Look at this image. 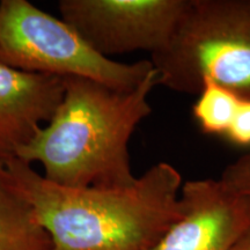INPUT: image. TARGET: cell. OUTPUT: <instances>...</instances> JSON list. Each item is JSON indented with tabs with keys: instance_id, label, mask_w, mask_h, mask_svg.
Returning <instances> with one entry per match:
<instances>
[{
	"instance_id": "1",
	"label": "cell",
	"mask_w": 250,
	"mask_h": 250,
	"mask_svg": "<svg viewBox=\"0 0 250 250\" xmlns=\"http://www.w3.org/2000/svg\"><path fill=\"white\" fill-rule=\"evenodd\" d=\"M0 171L31 205L51 250H148L181 215L182 177L167 162L125 188L62 187L17 158Z\"/></svg>"
},
{
	"instance_id": "2",
	"label": "cell",
	"mask_w": 250,
	"mask_h": 250,
	"mask_svg": "<svg viewBox=\"0 0 250 250\" xmlns=\"http://www.w3.org/2000/svg\"><path fill=\"white\" fill-rule=\"evenodd\" d=\"M158 86L153 70L132 90H117L85 78H64L57 111L15 158L42 166L50 182L68 188H125L137 177L131 137L152 112L149 94Z\"/></svg>"
},
{
	"instance_id": "3",
	"label": "cell",
	"mask_w": 250,
	"mask_h": 250,
	"mask_svg": "<svg viewBox=\"0 0 250 250\" xmlns=\"http://www.w3.org/2000/svg\"><path fill=\"white\" fill-rule=\"evenodd\" d=\"M151 62L158 85L174 92L199 95L213 81L250 100V0H190Z\"/></svg>"
},
{
	"instance_id": "4",
	"label": "cell",
	"mask_w": 250,
	"mask_h": 250,
	"mask_svg": "<svg viewBox=\"0 0 250 250\" xmlns=\"http://www.w3.org/2000/svg\"><path fill=\"white\" fill-rule=\"evenodd\" d=\"M0 62L28 73L85 78L117 90L137 88L154 70L146 59L126 64L103 57L62 19L28 0L0 1Z\"/></svg>"
},
{
	"instance_id": "5",
	"label": "cell",
	"mask_w": 250,
	"mask_h": 250,
	"mask_svg": "<svg viewBox=\"0 0 250 250\" xmlns=\"http://www.w3.org/2000/svg\"><path fill=\"white\" fill-rule=\"evenodd\" d=\"M190 0H61L59 12L103 57L167 46Z\"/></svg>"
},
{
	"instance_id": "6",
	"label": "cell",
	"mask_w": 250,
	"mask_h": 250,
	"mask_svg": "<svg viewBox=\"0 0 250 250\" xmlns=\"http://www.w3.org/2000/svg\"><path fill=\"white\" fill-rule=\"evenodd\" d=\"M180 203V218L148 250H230L250 225V197L220 180L188 181Z\"/></svg>"
},
{
	"instance_id": "7",
	"label": "cell",
	"mask_w": 250,
	"mask_h": 250,
	"mask_svg": "<svg viewBox=\"0 0 250 250\" xmlns=\"http://www.w3.org/2000/svg\"><path fill=\"white\" fill-rule=\"evenodd\" d=\"M64 79L28 73L0 62V162L49 123L64 96Z\"/></svg>"
},
{
	"instance_id": "8",
	"label": "cell",
	"mask_w": 250,
	"mask_h": 250,
	"mask_svg": "<svg viewBox=\"0 0 250 250\" xmlns=\"http://www.w3.org/2000/svg\"><path fill=\"white\" fill-rule=\"evenodd\" d=\"M52 242L31 205L0 171V250H51Z\"/></svg>"
},
{
	"instance_id": "9",
	"label": "cell",
	"mask_w": 250,
	"mask_h": 250,
	"mask_svg": "<svg viewBox=\"0 0 250 250\" xmlns=\"http://www.w3.org/2000/svg\"><path fill=\"white\" fill-rule=\"evenodd\" d=\"M241 99L213 81H205L195 104L193 116L208 134L225 136L232 124Z\"/></svg>"
},
{
	"instance_id": "10",
	"label": "cell",
	"mask_w": 250,
	"mask_h": 250,
	"mask_svg": "<svg viewBox=\"0 0 250 250\" xmlns=\"http://www.w3.org/2000/svg\"><path fill=\"white\" fill-rule=\"evenodd\" d=\"M220 181L228 189L250 197V151L228 165Z\"/></svg>"
},
{
	"instance_id": "11",
	"label": "cell",
	"mask_w": 250,
	"mask_h": 250,
	"mask_svg": "<svg viewBox=\"0 0 250 250\" xmlns=\"http://www.w3.org/2000/svg\"><path fill=\"white\" fill-rule=\"evenodd\" d=\"M225 136L239 146H250V100L241 99L232 124Z\"/></svg>"
},
{
	"instance_id": "12",
	"label": "cell",
	"mask_w": 250,
	"mask_h": 250,
	"mask_svg": "<svg viewBox=\"0 0 250 250\" xmlns=\"http://www.w3.org/2000/svg\"><path fill=\"white\" fill-rule=\"evenodd\" d=\"M230 250H250V225L237 239L235 245Z\"/></svg>"
}]
</instances>
